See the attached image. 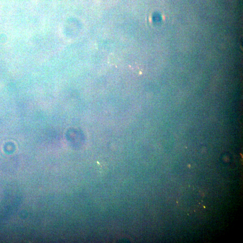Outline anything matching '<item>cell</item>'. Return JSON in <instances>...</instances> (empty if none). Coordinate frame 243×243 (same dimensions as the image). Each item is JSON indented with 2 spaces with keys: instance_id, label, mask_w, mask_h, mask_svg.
<instances>
[{
  "instance_id": "cell-1",
  "label": "cell",
  "mask_w": 243,
  "mask_h": 243,
  "mask_svg": "<svg viewBox=\"0 0 243 243\" xmlns=\"http://www.w3.org/2000/svg\"><path fill=\"white\" fill-rule=\"evenodd\" d=\"M119 59L116 54L113 53H111L108 56V63L112 65H116L119 63Z\"/></svg>"
}]
</instances>
